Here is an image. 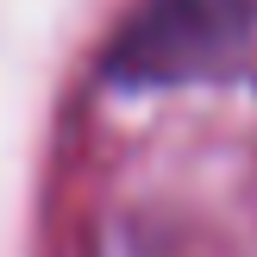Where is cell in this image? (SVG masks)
<instances>
[{"instance_id":"cell-1","label":"cell","mask_w":257,"mask_h":257,"mask_svg":"<svg viewBox=\"0 0 257 257\" xmlns=\"http://www.w3.org/2000/svg\"><path fill=\"white\" fill-rule=\"evenodd\" d=\"M238 38H245V25H238L232 0H151L125 19L119 44L107 57V75L119 88L195 82L232 57Z\"/></svg>"}]
</instances>
